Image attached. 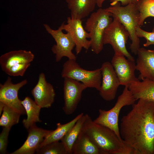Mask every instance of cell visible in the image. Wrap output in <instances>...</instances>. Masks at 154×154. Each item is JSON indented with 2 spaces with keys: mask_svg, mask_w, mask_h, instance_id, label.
<instances>
[{
  "mask_svg": "<svg viewBox=\"0 0 154 154\" xmlns=\"http://www.w3.org/2000/svg\"><path fill=\"white\" fill-rule=\"evenodd\" d=\"M124 27L129 34L131 41L129 48L132 53L137 54L140 48V40L136 34V29L139 25V12L136 4L130 3L122 6L120 2L106 8Z\"/></svg>",
  "mask_w": 154,
  "mask_h": 154,
  "instance_id": "3957f363",
  "label": "cell"
},
{
  "mask_svg": "<svg viewBox=\"0 0 154 154\" xmlns=\"http://www.w3.org/2000/svg\"><path fill=\"white\" fill-rule=\"evenodd\" d=\"M35 57L30 50H19L10 51L2 54L0 57V65L5 73L10 68L24 63H31Z\"/></svg>",
  "mask_w": 154,
  "mask_h": 154,
  "instance_id": "e0dca14e",
  "label": "cell"
},
{
  "mask_svg": "<svg viewBox=\"0 0 154 154\" xmlns=\"http://www.w3.org/2000/svg\"><path fill=\"white\" fill-rule=\"evenodd\" d=\"M62 30L68 33L75 44V50L76 54H78L84 48L88 50L90 47V42L88 33L83 26L82 20L68 17L66 23H64L60 26Z\"/></svg>",
  "mask_w": 154,
  "mask_h": 154,
  "instance_id": "8fae6325",
  "label": "cell"
},
{
  "mask_svg": "<svg viewBox=\"0 0 154 154\" xmlns=\"http://www.w3.org/2000/svg\"><path fill=\"white\" fill-rule=\"evenodd\" d=\"M63 96L65 114L70 115L76 110L81 98L83 92L87 88L83 83L73 79L64 78Z\"/></svg>",
  "mask_w": 154,
  "mask_h": 154,
  "instance_id": "30bf717a",
  "label": "cell"
},
{
  "mask_svg": "<svg viewBox=\"0 0 154 154\" xmlns=\"http://www.w3.org/2000/svg\"><path fill=\"white\" fill-rule=\"evenodd\" d=\"M129 33L124 27L117 19L114 18L105 31L103 44L110 45L114 53L121 54L128 59L135 60L126 48Z\"/></svg>",
  "mask_w": 154,
  "mask_h": 154,
  "instance_id": "52a82bcc",
  "label": "cell"
},
{
  "mask_svg": "<svg viewBox=\"0 0 154 154\" xmlns=\"http://www.w3.org/2000/svg\"><path fill=\"white\" fill-rule=\"evenodd\" d=\"M85 119V115L84 114L61 140L68 154H72L73 145L82 131Z\"/></svg>",
  "mask_w": 154,
  "mask_h": 154,
  "instance_id": "603a6c76",
  "label": "cell"
},
{
  "mask_svg": "<svg viewBox=\"0 0 154 154\" xmlns=\"http://www.w3.org/2000/svg\"><path fill=\"white\" fill-rule=\"evenodd\" d=\"M135 101L128 86H125L114 106L108 110L99 109L98 116L93 121L109 128L121 138L118 125L119 113L123 107L133 105Z\"/></svg>",
  "mask_w": 154,
  "mask_h": 154,
  "instance_id": "5b68a950",
  "label": "cell"
},
{
  "mask_svg": "<svg viewBox=\"0 0 154 154\" xmlns=\"http://www.w3.org/2000/svg\"><path fill=\"white\" fill-rule=\"evenodd\" d=\"M21 102L26 112L27 117L22 123L25 128L28 130L31 127L40 122L39 114L41 107L29 97H26Z\"/></svg>",
  "mask_w": 154,
  "mask_h": 154,
  "instance_id": "44dd1931",
  "label": "cell"
},
{
  "mask_svg": "<svg viewBox=\"0 0 154 154\" xmlns=\"http://www.w3.org/2000/svg\"><path fill=\"white\" fill-rule=\"evenodd\" d=\"M136 4L140 13L139 25L142 26L147 18L154 17V0H139Z\"/></svg>",
  "mask_w": 154,
  "mask_h": 154,
  "instance_id": "d4e9b609",
  "label": "cell"
},
{
  "mask_svg": "<svg viewBox=\"0 0 154 154\" xmlns=\"http://www.w3.org/2000/svg\"><path fill=\"white\" fill-rule=\"evenodd\" d=\"M128 87L136 100L142 99L154 102V81L139 80L132 82Z\"/></svg>",
  "mask_w": 154,
  "mask_h": 154,
  "instance_id": "ac0fdd59",
  "label": "cell"
},
{
  "mask_svg": "<svg viewBox=\"0 0 154 154\" xmlns=\"http://www.w3.org/2000/svg\"><path fill=\"white\" fill-rule=\"evenodd\" d=\"M11 128L3 127L0 134V153L5 154L7 153V147L8 137Z\"/></svg>",
  "mask_w": 154,
  "mask_h": 154,
  "instance_id": "83f0119b",
  "label": "cell"
},
{
  "mask_svg": "<svg viewBox=\"0 0 154 154\" xmlns=\"http://www.w3.org/2000/svg\"><path fill=\"white\" fill-rule=\"evenodd\" d=\"M5 104L3 103L0 102V115L2 113Z\"/></svg>",
  "mask_w": 154,
  "mask_h": 154,
  "instance_id": "4dcf8cb0",
  "label": "cell"
},
{
  "mask_svg": "<svg viewBox=\"0 0 154 154\" xmlns=\"http://www.w3.org/2000/svg\"><path fill=\"white\" fill-rule=\"evenodd\" d=\"M70 10L71 17L82 20L94 10L96 0H65Z\"/></svg>",
  "mask_w": 154,
  "mask_h": 154,
  "instance_id": "d6986e66",
  "label": "cell"
},
{
  "mask_svg": "<svg viewBox=\"0 0 154 154\" xmlns=\"http://www.w3.org/2000/svg\"><path fill=\"white\" fill-rule=\"evenodd\" d=\"M112 13L106 9L100 8L86 20L84 28L89 34L90 48L96 54H99L103 49L104 33L112 21Z\"/></svg>",
  "mask_w": 154,
  "mask_h": 154,
  "instance_id": "277c9868",
  "label": "cell"
},
{
  "mask_svg": "<svg viewBox=\"0 0 154 154\" xmlns=\"http://www.w3.org/2000/svg\"><path fill=\"white\" fill-rule=\"evenodd\" d=\"M82 131L86 134L101 154H134L132 149L109 128L94 122L88 114Z\"/></svg>",
  "mask_w": 154,
  "mask_h": 154,
  "instance_id": "7a4b0ae2",
  "label": "cell"
},
{
  "mask_svg": "<svg viewBox=\"0 0 154 154\" xmlns=\"http://www.w3.org/2000/svg\"><path fill=\"white\" fill-rule=\"evenodd\" d=\"M138 100L121 119L120 136L134 154H154V102Z\"/></svg>",
  "mask_w": 154,
  "mask_h": 154,
  "instance_id": "6da1fadb",
  "label": "cell"
},
{
  "mask_svg": "<svg viewBox=\"0 0 154 154\" xmlns=\"http://www.w3.org/2000/svg\"><path fill=\"white\" fill-rule=\"evenodd\" d=\"M139 0H110V5H113L118 2H121L123 6L126 5L130 3L136 4Z\"/></svg>",
  "mask_w": 154,
  "mask_h": 154,
  "instance_id": "f1b7e54d",
  "label": "cell"
},
{
  "mask_svg": "<svg viewBox=\"0 0 154 154\" xmlns=\"http://www.w3.org/2000/svg\"><path fill=\"white\" fill-rule=\"evenodd\" d=\"M62 77L69 78L80 82L87 88H93L98 91L102 82L100 68L89 70L81 68L76 60L68 59L63 65Z\"/></svg>",
  "mask_w": 154,
  "mask_h": 154,
  "instance_id": "8992f818",
  "label": "cell"
},
{
  "mask_svg": "<svg viewBox=\"0 0 154 154\" xmlns=\"http://www.w3.org/2000/svg\"><path fill=\"white\" fill-rule=\"evenodd\" d=\"M84 114L83 113H81L66 123L64 124H61L60 123H57L56 129L52 130L45 137L40 147L52 142L61 140Z\"/></svg>",
  "mask_w": 154,
  "mask_h": 154,
  "instance_id": "7402d4cb",
  "label": "cell"
},
{
  "mask_svg": "<svg viewBox=\"0 0 154 154\" xmlns=\"http://www.w3.org/2000/svg\"><path fill=\"white\" fill-rule=\"evenodd\" d=\"M137 54L136 68L139 73L138 78L154 81V50L140 48Z\"/></svg>",
  "mask_w": 154,
  "mask_h": 154,
  "instance_id": "2e32d148",
  "label": "cell"
},
{
  "mask_svg": "<svg viewBox=\"0 0 154 154\" xmlns=\"http://www.w3.org/2000/svg\"><path fill=\"white\" fill-rule=\"evenodd\" d=\"M34 101L41 108H49L54 103L55 92L53 86L46 80L45 74L40 73L37 83L31 91Z\"/></svg>",
  "mask_w": 154,
  "mask_h": 154,
  "instance_id": "5bb4252c",
  "label": "cell"
},
{
  "mask_svg": "<svg viewBox=\"0 0 154 154\" xmlns=\"http://www.w3.org/2000/svg\"><path fill=\"white\" fill-rule=\"evenodd\" d=\"M43 25L46 31L56 42V44L53 46L51 49L55 55L56 61L59 62L64 57L68 59L76 60V56L72 52L75 44L69 34L67 33H64L60 27L57 29L54 30L47 24H44Z\"/></svg>",
  "mask_w": 154,
  "mask_h": 154,
  "instance_id": "ba28073f",
  "label": "cell"
},
{
  "mask_svg": "<svg viewBox=\"0 0 154 154\" xmlns=\"http://www.w3.org/2000/svg\"><path fill=\"white\" fill-rule=\"evenodd\" d=\"M136 34L139 38L144 37L146 39V42L143 44L144 46L147 47L150 45H154V32H147L141 29L140 26H138L136 29Z\"/></svg>",
  "mask_w": 154,
  "mask_h": 154,
  "instance_id": "4316f807",
  "label": "cell"
},
{
  "mask_svg": "<svg viewBox=\"0 0 154 154\" xmlns=\"http://www.w3.org/2000/svg\"><path fill=\"white\" fill-rule=\"evenodd\" d=\"M27 138L22 145L11 154H33L39 148L44 139L52 130L37 127L35 124L28 130Z\"/></svg>",
  "mask_w": 154,
  "mask_h": 154,
  "instance_id": "9a60e30c",
  "label": "cell"
},
{
  "mask_svg": "<svg viewBox=\"0 0 154 154\" xmlns=\"http://www.w3.org/2000/svg\"><path fill=\"white\" fill-rule=\"evenodd\" d=\"M0 119V126L11 128L19 121V113L5 104Z\"/></svg>",
  "mask_w": 154,
  "mask_h": 154,
  "instance_id": "cb8c5ba5",
  "label": "cell"
},
{
  "mask_svg": "<svg viewBox=\"0 0 154 154\" xmlns=\"http://www.w3.org/2000/svg\"><path fill=\"white\" fill-rule=\"evenodd\" d=\"M106 0H96V5L99 8L102 7L104 2Z\"/></svg>",
  "mask_w": 154,
  "mask_h": 154,
  "instance_id": "f546056e",
  "label": "cell"
},
{
  "mask_svg": "<svg viewBox=\"0 0 154 154\" xmlns=\"http://www.w3.org/2000/svg\"><path fill=\"white\" fill-rule=\"evenodd\" d=\"M100 68L102 78L99 94L104 100L112 101L115 98L120 85L119 81L111 62H104Z\"/></svg>",
  "mask_w": 154,
  "mask_h": 154,
  "instance_id": "4fadbf2b",
  "label": "cell"
},
{
  "mask_svg": "<svg viewBox=\"0 0 154 154\" xmlns=\"http://www.w3.org/2000/svg\"><path fill=\"white\" fill-rule=\"evenodd\" d=\"M111 63L120 85L128 86L132 82L139 80L135 74L136 68L135 60L128 59L121 54L114 53Z\"/></svg>",
  "mask_w": 154,
  "mask_h": 154,
  "instance_id": "7c38bea8",
  "label": "cell"
},
{
  "mask_svg": "<svg viewBox=\"0 0 154 154\" xmlns=\"http://www.w3.org/2000/svg\"><path fill=\"white\" fill-rule=\"evenodd\" d=\"M72 154H101L98 148L82 131L74 143Z\"/></svg>",
  "mask_w": 154,
  "mask_h": 154,
  "instance_id": "ffe728a7",
  "label": "cell"
},
{
  "mask_svg": "<svg viewBox=\"0 0 154 154\" xmlns=\"http://www.w3.org/2000/svg\"><path fill=\"white\" fill-rule=\"evenodd\" d=\"M38 154H68L61 141H55L40 147L36 152Z\"/></svg>",
  "mask_w": 154,
  "mask_h": 154,
  "instance_id": "484cf974",
  "label": "cell"
},
{
  "mask_svg": "<svg viewBox=\"0 0 154 154\" xmlns=\"http://www.w3.org/2000/svg\"><path fill=\"white\" fill-rule=\"evenodd\" d=\"M27 80L25 79L14 84L11 78L8 77L3 84H0V102L13 108L21 114H25L26 112L18 96L19 89L25 85Z\"/></svg>",
  "mask_w": 154,
  "mask_h": 154,
  "instance_id": "9c48e42d",
  "label": "cell"
}]
</instances>
